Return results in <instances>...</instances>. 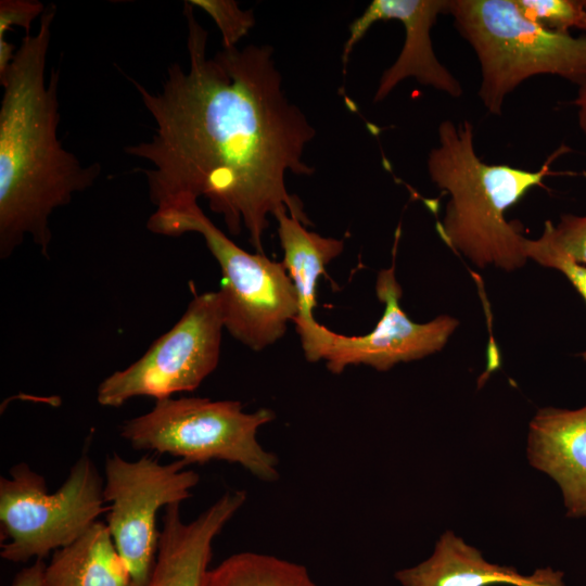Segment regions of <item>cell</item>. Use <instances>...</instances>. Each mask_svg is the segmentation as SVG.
<instances>
[{
  "instance_id": "obj_14",
  "label": "cell",
  "mask_w": 586,
  "mask_h": 586,
  "mask_svg": "<svg viewBox=\"0 0 586 586\" xmlns=\"http://www.w3.org/2000/svg\"><path fill=\"white\" fill-rule=\"evenodd\" d=\"M273 217L278 221V235L283 250L282 264L298 296L300 313L293 322L303 341L320 326L313 314L316 288L327 265L343 252L344 242L308 231L286 209L279 211Z\"/></svg>"
},
{
  "instance_id": "obj_18",
  "label": "cell",
  "mask_w": 586,
  "mask_h": 586,
  "mask_svg": "<svg viewBox=\"0 0 586 586\" xmlns=\"http://www.w3.org/2000/svg\"><path fill=\"white\" fill-rule=\"evenodd\" d=\"M523 15L558 33L570 34L577 28L586 31V10L582 0H515Z\"/></svg>"
},
{
  "instance_id": "obj_2",
  "label": "cell",
  "mask_w": 586,
  "mask_h": 586,
  "mask_svg": "<svg viewBox=\"0 0 586 586\" xmlns=\"http://www.w3.org/2000/svg\"><path fill=\"white\" fill-rule=\"evenodd\" d=\"M54 7L26 35L2 80L0 105V258L29 237L44 257L50 218L93 186L100 163L82 165L59 139V71L46 77Z\"/></svg>"
},
{
  "instance_id": "obj_4",
  "label": "cell",
  "mask_w": 586,
  "mask_h": 586,
  "mask_svg": "<svg viewBox=\"0 0 586 586\" xmlns=\"http://www.w3.org/2000/svg\"><path fill=\"white\" fill-rule=\"evenodd\" d=\"M446 14L481 67L479 98L501 115L506 98L537 75L586 82V36L550 30L520 11L515 0H448Z\"/></svg>"
},
{
  "instance_id": "obj_21",
  "label": "cell",
  "mask_w": 586,
  "mask_h": 586,
  "mask_svg": "<svg viewBox=\"0 0 586 586\" xmlns=\"http://www.w3.org/2000/svg\"><path fill=\"white\" fill-rule=\"evenodd\" d=\"M525 253L527 259L560 271L586 303V266L556 251L542 235L534 240L526 238ZM582 357L586 360V351L582 353Z\"/></svg>"
},
{
  "instance_id": "obj_6",
  "label": "cell",
  "mask_w": 586,
  "mask_h": 586,
  "mask_svg": "<svg viewBox=\"0 0 586 586\" xmlns=\"http://www.w3.org/2000/svg\"><path fill=\"white\" fill-rule=\"evenodd\" d=\"M273 418L267 408L246 412L238 400L168 397L125 421L120 435L137 450L168 454L188 464L237 463L258 480L273 482L279 460L257 440L259 428Z\"/></svg>"
},
{
  "instance_id": "obj_23",
  "label": "cell",
  "mask_w": 586,
  "mask_h": 586,
  "mask_svg": "<svg viewBox=\"0 0 586 586\" xmlns=\"http://www.w3.org/2000/svg\"><path fill=\"white\" fill-rule=\"evenodd\" d=\"M46 569L44 560L36 559L17 572L10 586H43Z\"/></svg>"
},
{
  "instance_id": "obj_9",
  "label": "cell",
  "mask_w": 586,
  "mask_h": 586,
  "mask_svg": "<svg viewBox=\"0 0 586 586\" xmlns=\"http://www.w3.org/2000/svg\"><path fill=\"white\" fill-rule=\"evenodd\" d=\"M186 461L160 463L144 455L136 461L114 453L104 466L107 527L135 586H146L158 547L156 515L162 507L181 504L200 481Z\"/></svg>"
},
{
  "instance_id": "obj_17",
  "label": "cell",
  "mask_w": 586,
  "mask_h": 586,
  "mask_svg": "<svg viewBox=\"0 0 586 586\" xmlns=\"http://www.w3.org/2000/svg\"><path fill=\"white\" fill-rule=\"evenodd\" d=\"M204 586H317L307 569L285 559L245 551L209 569Z\"/></svg>"
},
{
  "instance_id": "obj_22",
  "label": "cell",
  "mask_w": 586,
  "mask_h": 586,
  "mask_svg": "<svg viewBox=\"0 0 586 586\" xmlns=\"http://www.w3.org/2000/svg\"><path fill=\"white\" fill-rule=\"evenodd\" d=\"M46 7L35 0H1L0 1V39L7 38V33L14 26L25 29L29 35L33 22L41 17Z\"/></svg>"
},
{
  "instance_id": "obj_24",
  "label": "cell",
  "mask_w": 586,
  "mask_h": 586,
  "mask_svg": "<svg viewBox=\"0 0 586 586\" xmlns=\"http://www.w3.org/2000/svg\"><path fill=\"white\" fill-rule=\"evenodd\" d=\"M17 48L7 38L0 39V80H2L15 56Z\"/></svg>"
},
{
  "instance_id": "obj_16",
  "label": "cell",
  "mask_w": 586,
  "mask_h": 586,
  "mask_svg": "<svg viewBox=\"0 0 586 586\" xmlns=\"http://www.w3.org/2000/svg\"><path fill=\"white\" fill-rule=\"evenodd\" d=\"M43 586H135L109 527L97 521L80 537L53 551Z\"/></svg>"
},
{
  "instance_id": "obj_12",
  "label": "cell",
  "mask_w": 586,
  "mask_h": 586,
  "mask_svg": "<svg viewBox=\"0 0 586 586\" xmlns=\"http://www.w3.org/2000/svg\"><path fill=\"white\" fill-rule=\"evenodd\" d=\"M245 500L244 491L227 492L189 523L181 519L180 504L165 507L146 586H204L213 542Z\"/></svg>"
},
{
  "instance_id": "obj_15",
  "label": "cell",
  "mask_w": 586,
  "mask_h": 586,
  "mask_svg": "<svg viewBox=\"0 0 586 586\" xmlns=\"http://www.w3.org/2000/svg\"><path fill=\"white\" fill-rule=\"evenodd\" d=\"M395 577L402 586H526L528 581L513 568L487 562L451 531L441 536L429 559L396 572Z\"/></svg>"
},
{
  "instance_id": "obj_11",
  "label": "cell",
  "mask_w": 586,
  "mask_h": 586,
  "mask_svg": "<svg viewBox=\"0 0 586 586\" xmlns=\"http://www.w3.org/2000/svg\"><path fill=\"white\" fill-rule=\"evenodd\" d=\"M448 0H373L349 25L342 63L345 68L355 44L377 22L396 20L405 29V41L396 61L384 71L374 94L382 101L404 79L413 77L419 84L459 98L460 82L438 61L433 50L431 28L440 14H446Z\"/></svg>"
},
{
  "instance_id": "obj_5",
  "label": "cell",
  "mask_w": 586,
  "mask_h": 586,
  "mask_svg": "<svg viewBox=\"0 0 586 586\" xmlns=\"http://www.w3.org/2000/svg\"><path fill=\"white\" fill-rule=\"evenodd\" d=\"M149 231L166 237L201 234L221 270L225 329L253 351L281 339L300 313L296 289L282 263L249 253L230 240L204 214L198 201L156 208Z\"/></svg>"
},
{
  "instance_id": "obj_25",
  "label": "cell",
  "mask_w": 586,
  "mask_h": 586,
  "mask_svg": "<svg viewBox=\"0 0 586 586\" xmlns=\"http://www.w3.org/2000/svg\"><path fill=\"white\" fill-rule=\"evenodd\" d=\"M573 104L577 107L578 126L586 136V82L578 87Z\"/></svg>"
},
{
  "instance_id": "obj_10",
  "label": "cell",
  "mask_w": 586,
  "mask_h": 586,
  "mask_svg": "<svg viewBox=\"0 0 586 586\" xmlns=\"http://www.w3.org/2000/svg\"><path fill=\"white\" fill-rule=\"evenodd\" d=\"M397 237L392 266L378 273L375 292L384 304L375 327L364 335H343L320 326L315 336L303 346L305 357L315 362L324 360L332 373L348 366L366 365L387 371L396 364L421 359L441 351L457 329L459 321L441 315L431 321H412L400 306L402 288L395 275Z\"/></svg>"
},
{
  "instance_id": "obj_7",
  "label": "cell",
  "mask_w": 586,
  "mask_h": 586,
  "mask_svg": "<svg viewBox=\"0 0 586 586\" xmlns=\"http://www.w3.org/2000/svg\"><path fill=\"white\" fill-rule=\"evenodd\" d=\"M0 479L1 557L26 563L80 537L109 507L104 481L87 453L76 460L54 493L27 463L12 467Z\"/></svg>"
},
{
  "instance_id": "obj_19",
  "label": "cell",
  "mask_w": 586,
  "mask_h": 586,
  "mask_svg": "<svg viewBox=\"0 0 586 586\" xmlns=\"http://www.w3.org/2000/svg\"><path fill=\"white\" fill-rule=\"evenodd\" d=\"M207 13L217 25L222 40V49L237 47L255 25L252 10H242L234 0H188Z\"/></svg>"
},
{
  "instance_id": "obj_20",
  "label": "cell",
  "mask_w": 586,
  "mask_h": 586,
  "mask_svg": "<svg viewBox=\"0 0 586 586\" xmlns=\"http://www.w3.org/2000/svg\"><path fill=\"white\" fill-rule=\"evenodd\" d=\"M540 235L556 251L586 266V215L562 214L557 225L546 220Z\"/></svg>"
},
{
  "instance_id": "obj_13",
  "label": "cell",
  "mask_w": 586,
  "mask_h": 586,
  "mask_svg": "<svg viewBox=\"0 0 586 586\" xmlns=\"http://www.w3.org/2000/svg\"><path fill=\"white\" fill-rule=\"evenodd\" d=\"M527 458L559 485L566 515L586 517V405L539 409L528 425Z\"/></svg>"
},
{
  "instance_id": "obj_1",
  "label": "cell",
  "mask_w": 586,
  "mask_h": 586,
  "mask_svg": "<svg viewBox=\"0 0 586 586\" xmlns=\"http://www.w3.org/2000/svg\"><path fill=\"white\" fill-rule=\"evenodd\" d=\"M183 15L189 68L169 65L157 92L130 78L155 129L125 153L151 165L142 173L156 208L203 198L231 234L244 228L264 254L270 215L286 209L309 224L285 176L315 171L304 152L316 130L288 99L271 47H233L208 56V33L188 1Z\"/></svg>"
},
{
  "instance_id": "obj_3",
  "label": "cell",
  "mask_w": 586,
  "mask_h": 586,
  "mask_svg": "<svg viewBox=\"0 0 586 586\" xmlns=\"http://www.w3.org/2000/svg\"><path fill=\"white\" fill-rule=\"evenodd\" d=\"M438 144L428 157L430 179L449 195L445 215L437 224L442 240L479 268L495 266L506 271L527 262L526 238L519 221L505 214L531 189L543 186L551 175V163L569 151L565 145L552 153L537 170L483 162L474 149L470 120H443Z\"/></svg>"
},
{
  "instance_id": "obj_8",
  "label": "cell",
  "mask_w": 586,
  "mask_h": 586,
  "mask_svg": "<svg viewBox=\"0 0 586 586\" xmlns=\"http://www.w3.org/2000/svg\"><path fill=\"white\" fill-rule=\"evenodd\" d=\"M224 329L219 292L195 295L180 319L138 360L100 383L98 403L117 408L133 397L158 400L196 390L218 365Z\"/></svg>"
}]
</instances>
